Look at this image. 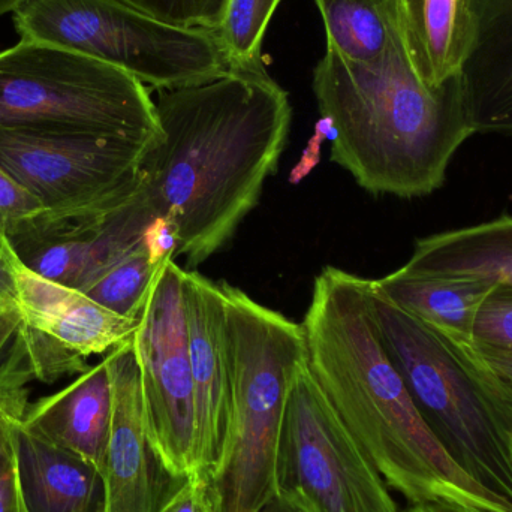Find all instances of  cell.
<instances>
[{
  "mask_svg": "<svg viewBox=\"0 0 512 512\" xmlns=\"http://www.w3.org/2000/svg\"><path fill=\"white\" fill-rule=\"evenodd\" d=\"M164 137L141 164V194L195 270L228 245L261 200L291 128L288 93L264 66L159 90Z\"/></svg>",
  "mask_w": 512,
  "mask_h": 512,
  "instance_id": "obj_1",
  "label": "cell"
},
{
  "mask_svg": "<svg viewBox=\"0 0 512 512\" xmlns=\"http://www.w3.org/2000/svg\"><path fill=\"white\" fill-rule=\"evenodd\" d=\"M301 325L313 379L390 489L409 504L450 499L512 512L450 459L424 423L379 340L369 279L322 268Z\"/></svg>",
  "mask_w": 512,
  "mask_h": 512,
  "instance_id": "obj_2",
  "label": "cell"
},
{
  "mask_svg": "<svg viewBox=\"0 0 512 512\" xmlns=\"http://www.w3.org/2000/svg\"><path fill=\"white\" fill-rule=\"evenodd\" d=\"M313 93L333 131L331 162L373 195L426 197L442 188L448 165L475 134L460 74L439 86L415 74L400 33L376 65L325 51Z\"/></svg>",
  "mask_w": 512,
  "mask_h": 512,
  "instance_id": "obj_3",
  "label": "cell"
},
{
  "mask_svg": "<svg viewBox=\"0 0 512 512\" xmlns=\"http://www.w3.org/2000/svg\"><path fill=\"white\" fill-rule=\"evenodd\" d=\"M379 340L450 459L512 511V399L447 334L373 288Z\"/></svg>",
  "mask_w": 512,
  "mask_h": 512,
  "instance_id": "obj_4",
  "label": "cell"
},
{
  "mask_svg": "<svg viewBox=\"0 0 512 512\" xmlns=\"http://www.w3.org/2000/svg\"><path fill=\"white\" fill-rule=\"evenodd\" d=\"M227 312L231 405L227 441L209 478L218 512H256L276 495L277 453L289 391L307 366L303 325L221 283Z\"/></svg>",
  "mask_w": 512,
  "mask_h": 512,
  "instance_id": "obj_5",
  "label": "cell"
},
{
  "mask_svg": "<svg viewBox=\"0 0 512 512\" xmlns=\"http://www.w3.org/2000/svg\"><path fill=\"white\" fill-rule=\"evenodd\" d=\"M0 128L149 144L164 137L140 80L84 54L21 39L0 51Z\"/></svg>",
  "mask_w": 512,
  "mask_h": 512,
  "instance_id": "obj_6",
  "label": "cell"
},
{
  "mask_svg": "<svg viewBox=\"0 0 512 512\" xmlns=\"http://www.w3.org/2000/svg\"><path fill=\"white\" fill-rule=\"evenodd\" d=\"M12 20L21 41L101 60L158 92L234 69L218 30L168 23L123 0H26Z\"/></svg>",
  "mask_w": 512,
  "mask_h": 512,
  "instance_id": "obj_7",
  "label": "cell"
},
{
  "mask_svg": "<svg viewBox=\"0 0 512 512\" xmlns=\"http://www.w3.org/2000/svg\"><path fill=\"white\" fill-rule=\"evenodd\" d=\"M276 490L304 512H400L307 366L289 391Z\"/></svg>",
  "mask_w": 512,
  "mask_h": 512,
  "instance_id": "obj_8",
  "label": "cell"
},
{
  "mask_svg": "<svg viewBox=\"0 0 512 512\" xmlns=\"http://www.w3.org/2000/svg\"><path fill=\"white\" fill-rule=\"evenodd\" d=\"M153 144L98 135L0 128V167L45 209V218L80 222L134 200Z\"/></svg>",
  "mask_w": 512,
  "mask_h": 512,
  "instance_id": "obj_9",
  "label": "cell"
},
{
  "mask_svg": "<svg viewBox=\"0 0 512 512\" xmlns=\"http://www.w3.org/2000/svg\"><path fill=\"white\" fill-rule=\"evenodd\" d=\"M183 270L165 256L134 337L153 447L179 477L197 475V420Z\"/></svg>",
  "mask_w": 512,
  "mask_h": 512,
  "instance_id": "obj_10",
  "label": "cell"
},
{
  "mask_svg": "<svg viewBox=\"0 0 512 512\" xmlns=\"http://www.w3.org/2000/svg\"><path fill=\"white\" fill-rule=\"evenodd\" d=\"M11 276L18 334L33 379L51 384L80 375L89 367L87 358L134 340L140 318H126L80 289L39 276L17 255Z\"/></svg>",
  "mask_w": 512,
  "mask_h": 512,
  "instance_id": "obj_11",
  "label": "cell"
},
{
  "mask_svg": "<svg viewBox=\"0 0 512 512\" xmlns=\"http://www.w3.org/2000/svg\"><path fill=\"white\" fill-rule=\"evenodd\" d=\"M105 358L113 387V420L101 471L104 512H162L189 478L173 474L153 447L134 340Z\"/></svg>",
  "mask_w": 512,
  "mask_h": 512,
  "instance_id": "obj_12",
  "label": "cell"
},
{
  "mask_svg": "<svg viewBox=\"0 0 512 512\" xmlns=\"http://www.w3.org/2000/svg\"><path fill=\"white\" fill-rule=\"evenodd\" d=\"M197 420V475L212 477L224 454L231 381L227 312L221 283L197 270L183 282Z\"/></svg>",
  "mask_w": 512,
  "mask_h": 512,
  "instance_id": "obj_13",
  "label": "cell"
},
{
  "mask_svg": "<svg viewBox=\"0 0 512 512\" xmlns=\"http://www.w3.org/2000/svg\"><path fill=\"white\" fill-rule=\"evenodd\" d=\"M460 78L475 134L512 137V0H477Z\"/></svg>",
  "mask_w": 512,
  "mask_h": 512,
  "instance_id": "obj_14",
  "label": "cell"
},
{
  "mask_svg": "<svg viewBox=\"0 0 512 512\" xmlns=\"http://www.w3.org/2000/svg\"><path fill=\"white\" fill-rule=\"evenodd\" d=\"M111 420L113 387L104 357L62 390L27 406L23 426L50 444L83 457L101 472Z\"/></svg>",
  "mask_w": 512,
  "mask_h": 512,
  "instance_id": "obj_15",
  "label": "cell"
},
{
  "mask_svg": "<svg viewBox=\"0 0 512 512\" xmlns=\"http://www.w3.org/2000/svg\"><path fill=\"white\" fill-rule=\"evenodd\" d=\"M18 484L26 512H104L101 472L26 427L15 436Z\"/></svg>",
  "mask_w": 512,
  "mask_h": 512,
  "instance_id": "obj_16",
  "label": "cell"
},
{
  "mask_svg": "<svg viewBox=\"0 0 512 512\" xmlns=\"http://www.w3.org/2000/svg\"><path fill=\"white\" fill-rule=\"evenodd\" d=\"M477 0H400L397 27L415 74L439 86L460 74L475 27Z\"/></svg>",
  "mask_w": 512,
  "mask_h": 512,
  "instance_id": "obj_17",
  "label": "cell"
},
{
  "mask_svg": "<svg viewBox=\"0 0 512 512\" xmlns=\"http://www.w3.org/2000/svg\"><path fill=\"white\" fill-rule=\"evenodd\" d=\"M402 273L471 276L512 286V216L424 237Z\"/></svg>",
  "mask_w": 512,
  "mask_h": 512,
  "instance_id": "obj_18",
  "label": "cell"
},
{
  "mask_svg": "<svg viewBox=\"0 0 512 512\" xmlns=\"http://www.w3.org/2000/svg\"><path fill=\"white\" fill-rule=\"evenodd\" d=\"M373 288L409 315L450 337L469 339L475 316L496 283L471 276H421L397 270Z\"/></svg>",
  "mask_w": 512,
  "mask_h": 512,
  "instance_id": "obj_19",
  "label": "cell"
},
{
  "mask_svg": "<svg viewBox=\"0 0 512 512\" xmlns=\"http://www.w3.org/2000/svg\"><path fill=\"white\" fill-rule=\"evenodd\" d=\"M324 18L327 50L346 62L376 65L399 35L387 0H315Z\"/></svg>",
  "mask_w": 512,
  "mask_h": 512,
  "instance_id": "obj_20",
  "label": "cell"
},
{
  "mask_svg": "<svg viewBox=\"0 0 512 512\" xmlns=\"http://www.w3.org/2000/svg\"><path fill=\"white\" fill-rule=\"evenodd\" d=\"M161 262L150 251L146 234L144 242L99 268L77 289L119 315L140 318Z\"/></svg>",
  "mask_w": 512,
  "mask_h": 512,
  "instance_id": "obj_21",
  "label": "cell"
},
{
  "mask_svg": "<svg viewBox=\"0 0 512 512\" xmlns=\"http://www.w3.org/2000/svg\"><path fill=\"white\" fill-rule=\"evenodd\" d=\"M282 0H228L219 38L234 69L262 66L261 44L274 11Z\"/></svg>",
  "mask_w": 512,
  "mask_h": 512,
  "instance_id": "obj_22",
  "label": "cell"
},
{
  "mask_svg": "<svg viewBox=\"0 0 512 512\" xmlns=\"http://www.w3.org/2000/svg\"><path fill=\"white\" fill-rule=\"evenodd\" d=\"M469 339L487 348L512 352L511 285L496 283L478 309Z\"/></svg>",
  "mask_w": 512,
  "mask_h": 512,
  "instance_id": "obj_23",
  "label": "cell"
},
{
  "mask_svg": "<svg viewBox=\"0 0 512 512\" xmlns=\"http://www.w3.org/2000/svg\"><path fill=\"white\" fill-rule=\"evenodd\" d=\"M159 20L180 26L218 29L228 0H123Z\"/></svg>",
  "mask_w": 512,
  "mask_h": 512,
  "instance_id": "obj_24",
  "label": "cell"
},
{
  "mask_svg": "<svg viewBox=\"0 0 512 512\" xmlns=\"http://www.w3.org/2000/svg\"><path fill=\"white\" fill-rule=\"evenodd\" d=\"M44 215L41 201L0 167V233L6 240L23 233Z\"/></svg>",
  "mask_w": 512,
  "mask_h": 512,
  "instance_id": "obj_25",
  "label": "cell"
},
{
  "mask_svg": "<svg viewBox=\"0 0 512 512\" xmlns=\"http://www.w3.org/2000/svg\"><path fill=\"white\" fill-rule=\"evenodd\" d=\"M27 390L23 382L0 379V453H11L26 414Z\"/></svg>",
  "mask_w": 512,
  "mask_h": 512,
  "instance_id": "obj_26",
  "label": "cell"
},
{
  "mask_svg": "<svg viewBox=\"0 0 512 512\" xmlns=\"http://www.w3.org/2000/svg\"><path fill=\"white\" fill-rule=\"evenodd\" d=\"M451 339L512 399V352L487 348L462 337H451Z\"/></svg>",
  "mask_w": 512,
  "mask_h": 512,
  "instance_id": "obj_27",
  "label": "cell"
},
{
  "mask_svg": "<svg viewBox=\"0 0 512 512\" xmlns=\"http://www.w3.org/2000/svg\"><path fill=\"white\" fill-rule=\"evenodd\" d=\"M162 512H218L209 478L203 475L189 478Z\"/></svg>",
  "mask_w": 512,
  "mask_h": 512,
  "instance_id": "obj_28",
  "label": "cell"
},
{
  "mask_svg": "<svg viewBox=\"0 0 512 512\" xmlns=\"http://www.w3.org/2000/svg\"><path fill=\"white\" fill-rule=\"evenodd\" d=\"M0 512H26L18 484L15 448L11 453H0Z\"/></svg>",
  "mask_w": 512,
  "mask_h": 512,
  "instance_id": "obj_29",
  "label": "cell"
},
{
  "mask_svg": "<svg viewBox=\"0 0 512 512\" xmlns=\"http://www.w3.org/2000/svg\"><path fill=\"white\" fill-rule=\"evenodd\" d=\"M14 251L6 237L0 233V310L15 313L14 283H12L11 267L14 261Z\"/></svg>",
  "mask_w": 512,
  "mask_h": 512,
  "instance_id": "obj_30",
  "label": "cell"
},
{
  "mask_svg": "<svg viewBox=\"0 0 512 512\" xmlns=\"http://www.w3.org/2000/svg\"><path fill=\"white\" fill-rule=\"evenodd\" d=\"M400 512H490L474 505L462 504V502L441 499V501L420 502V504H409L405 510Z\"/></svg>",
  "mask_w": 512,
  "mask_h": 512,
  "instance_id": "obj_31",
  "label": "cell"
},
{
  "mask_svg": "<svg viewBox=\"0 0 512 512\" xmlns=\"http://www.w3.org/2000/svg\"><path fill=\"white\" fill-rule=\"evenodd\" d=\"M256 512H304L300 510V508L295 507L291 502L286 501L285 498H282L280 495H274L270 501L265 502L261 508H259Z\"/></svg>",
  "mask_w": 512,
  "mask_h": 512,
  "instance_id": "obj_32",
  "label": "cell"
},
{
  "mask_svg": "<svg viewBox=\"0 0 512 512\" xmlns=\"http://www.w3.org/2000/svg\"><path fill=\"white\" fill-rule=\"evenodd\" d=\"M26 0H0V17L12 14L18 6L23 5Z\"/></svg>",
  "mask_w": 512,
  "mask_h": 512,
  "instance_id": "obj_33",
  "label": "cell"
},
{
  "mask_svg": "<svg viewBox=\"0 0 512 512\" xmlns=\"http://www.w3.org/2000/svg\"><path fill=\"white\" fill-rule=\"evenodd\" d=\"M388 5H390L391 11H393L394 17H396L397 21V9H399L400 0H387Z\"/></svg>",
  "mask_w": 512,
  "mask_h": 512,
  "instance_id": "obj_34",
  "label": "cell"
},
{
  "mask_svg": "<svg viewBox=\"0 0 512 512\" xmlns=\"http://www.w3.org/2000/svg\"><path fill=\"white\" fill-rule=\"evenodd\" d=\"M0 312H2V310H0ZM3 313H5V312H3ZM11 315H12V313H11Z\"/></svg>",
  "mask_w": 512,
  "mask_h": 512,
  "instance_id": "obj_35",
  "label": "cell"
}]
</instances>
